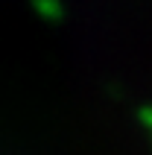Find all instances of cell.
Instances as JSON below:
<instances>
[{"instance_id":"obj_1","label":"cell","mask_w":152,"mask_h":155,"mask_svg":"<svg viewBox=\"0 0 152 155\" xmlns=\"http://www.w3.org/2000/svg\"><path fill=\"white\" fill-rule=\"evenodd\" d=\"M32 3H35V12L47 21H53V24L64 18V3L61 0H32Z\"/></svg>"}]
</instances>
